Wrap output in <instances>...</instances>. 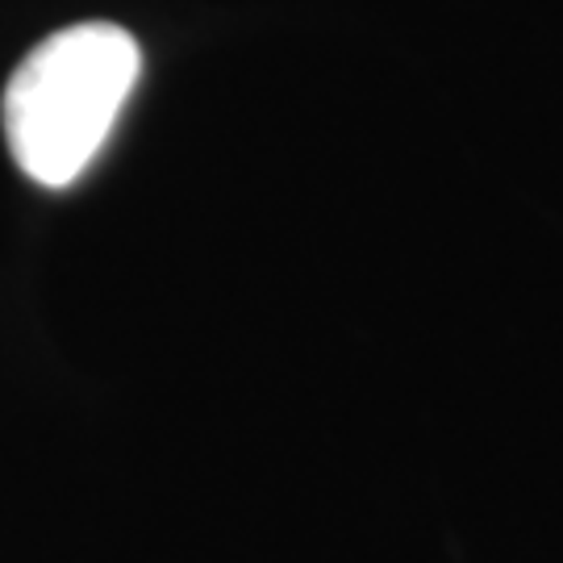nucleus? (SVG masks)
<instances>
[{"instance_id": "1", "label": "nucleus", "mask_w": 563, "mask_h": 563, "mask_svg": "<svg viewBox=\"0 0 563 563\" xmlns=\"http://www.w3.org/2000/svg\"><path fill=\"white\" fill-rule=\"evenodd\" d=\"M139 71V42L113 21H80L38 42L0 101L13 163L42 188L80 180L113 134Z\"/></svg>"}]
</instances>
